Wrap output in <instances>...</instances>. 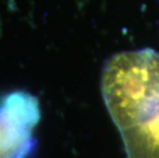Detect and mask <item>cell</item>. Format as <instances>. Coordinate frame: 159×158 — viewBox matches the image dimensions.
<instances>
[{
    "label": "cell",
    "mask_w": 159,
    "mask_h": 158,
    "mask_svg": "<svg viewBox=\"0 0 159 158\" xmlns=\"http://www.w3.org/2000/svg\"><path fill=\"white\" fill-rule=\"evenodd\" d=\"M101 88L127 158H159V52L113 56L103 68Z\"/></svg>",
    "instance_id": "6da1fadb"
},
{
    "label": "cell",
    "mask_w": 159,
    "mask_h": 158,
    "mask_svg": "<svg viewBox=\"0 0 159 158\" xmlns=\"http://www.w3.org/2000/svg\"><path fill=\"white\" fill-rule=\"evenodd\" d=\"M37 99L25 92L8 95L0 104V158H27L39 121Z\"/></svg>",
    "instance_id": "7a4b0ae2"
}]
</instances>
